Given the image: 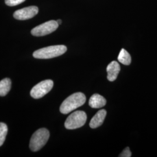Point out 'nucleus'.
I'll use <instances>...</instances> for the list:
<instances>
[{
  "instance_id": "obj_1",
  "label": "nucleus",
  "mask_w": 157,
  "mask_h": 157,
  "mask_svg": "<svg viewBox=\"0 0 157 157\" xmlns=\"http://www.w3.org/2000/svg\"><path fill=\"white\" fill-rule=\"evenodd\" d=\"M86 101V97L82 93H76L69 96L60 106L59 111L63 114H67L82 106Z\"/></svg>"
},
{
  "instance_id": "obj_2",
  "label": "nucleus",
  "mask_w": 157,
  "mask_h": 157,
  "mask_svg": "<svg viewBox=\"0 0 157 157\" xmlns=\"http://www.w3.org/2000/svg\"><path fill=\"white\" fill-rule=\"evenodd\" d=\"M67 51L65 45H52L35 51L33 56L37 59H50L62 56Z\"/></svg>"
},
{
  "instance_id": "obj_3",
  "label": "nucleus",
  "mask_w": 157,
  "mask_h": 157,
  "mask_svg": "<svg viewBox=\"0 0 157 157\" xmlns=\"http://www.w3.org/2000/svg\"><path fill=\"white\" fill-rule=\"evenodd\" d=\"M49 137L50 132L47 129L41 128L37 130L30 139L29 144L30 150L34 152L39 151L45 146Z\"/></svg>"
},
{
  "instance_id": "obj_4",
  "label": "nucleus",
  "mask_w": 157,
  "mask_h": 157,
  "mask_svg": "<svg viewBox=\"0 0 157 157\" xmlns=\"http://www.w3.org/2000/svg\"><path fill=\"white\" fill-rule=\"evenodd\" d=\"M86 113L82 111H77L67 117L65 122V127L69 130L78 129L86 124Z\"/></svg>"
},
{
  "instance_id": "obj_5",
  "label": "nucleus",
  "mask_w": 157,
  "mask_h": 157,
  "mask_svg": "<svg viewBox=\"0 0 157 157\" xmlns=\"http://www.w3.org/2000/svg\"><path fill=\"white\" fill-rule=\"evenodd\" d=\"M53 86L52 80H43L34 86L30 91V95L34 99H39L48 93L52 89Z\"/></svg>"
},
{
  "instance_id": "obj_6",
  "label": "nucleus",
  "mask_w": 157,
  "mask_h": 157,
  "mask_svg": "<svg viewBox=\"0 0 157 157\" xmlns=\"http://www.w3.org/2000/svg\"><path fill=\"white\" fill-rule=\"evenodd\" d=\"M58 26L56 21H50L35 27L31 30V34L36 37L44 36L56 31Z\"/></svg>"
},
{
  "instance_id": "obj_7",
  "label": "nucleus",
  "mask_w": 157,
  "mask_h": 157,
  "mask_svg": "<svg viewBox=\"0 0 157 157\" xmlns=\"http://www.w3.org/2000/svg\"><path fill=\"white\" fill-rule=\"evenodd\" d=\"M38 12V7L36 6H30L16 11L13 13V17L17 20L24 21L33 17Z\"/></svg>"
},
{
  "instance_id": "obj_8",
  "label": "nucleus",
  "mask_w": 157,
  "mask_h": 157,
  "mask_svg": "<svg viewBox=\"0 0 157 157\" xmlns=\"http://www.w3.org/2000/svg\"><path fill=\"white\" fill-rule=\"evenodd\" d=\"M121 71V67L118 62L117 61H112L111 62L107 67V72L108 73L107 78L110 82L115 81L117 77L118 74Z\"/></svg>"
},
{
  "instance_id": "obj_9",
  "label": "nucleus",
  "mask_w": 157,
  "mask_h": 157,
  "mask_svg": "<svg viewBox=\"0 0 157 157\" xmlns=\"http://www.w3.org/2000/svg\"><path fill=\"white\" fill-rule=\"evenodd\" d=\"M106 115L107 111L105 109H101L97 112L90 121V128L92 129H95L100 126L103 124Z\"/></svg>"
},
{
  "instance_id": "obj_10",
  "label": "nucleus",
  "mask_w": 157,
  "mask_h": 157,
  "mask_svg": "<svg viewBox=\"0 0 157 157\" xmlns=\"http://www.w3.org/2000/svg\"><path fill=\"white\" fill-rule=\"evenodd\" d=\"M107 101L104 97L98 94H94L90 97L89 104L93 108H100L105 105Z\"/></svg>"
},
{
  "instance_id": "obj_11",
  "label": "nucleus",
  "mask_w": 157,
  "mask_h": 157,
  "mask_svg": "<svg viewBox=\"0 0 157 157\" xmlns=\"http://www.w3.org/2000/svg\"><path fill=\"white\" fill-rule=\"evenodd\" d=\"M11 87V81L9 78L2 79L0 82V96H6L10 91Z\"/></svg>"
},
{
  "instance_id": "obj_12",
  "label": "nucleus",
  "mask_w": 157,
  "mask_h": 157,
  "mask_svg": "<svg viewBox=\"0 0 157 157\" xmlns=\"http://www.w3.org/2000/svg\"><path fill=\"white\" fill-rule=\"evenodd\" d=\"M118 59L119 62L122 63L124 65H129L132 61L130 55L127 51L125 50L124 48L120 51Z\"/></svg>"
},
{
  "instance_id": "obj_13",
  "label": "nucleus",
  "mask_w": 157,
  "mask_h": 157,
  "mask_svg": "<svg viewBox=\"0 0 157 157\" xmlns=\"http://www.w3.org/2000/svg\"><path fill=\"white\" fill-rule=\"evenodd\" d=\"M8 133V126L6 124L0 122V147L2 146L6 140Z\"/></svg>"
},
{
  "instance_id": "obj_14",
  "label": "nucleus",
  "mask_w": 157,
  "mask_h": 157,
  "mask_svg": "<svg viewBox=\"0 0 157 157\" xmlns=\"http://www.w3.org/2000/svg\"><path fill=\"white\" fill-rule=\"evenodd\" d=\"M25 0H5L6 5L10 6H16L22 4Z\"/></svg>"
},
{
  "instance_id": "obj_15",
  "label": "nucleus",
  "mask_w": 157,
  "mask_h": 157,
  "mask_svg": "<svg viewBox=\"0 0 157 157\" xmlns=\"http://www.w3.org/2000/svg\"><path fill=\"white\" fill-rule=\"evenodd\" d=\"M132 156V152L130 150L129 147H126L124 148L123 152L119 155L120 157H130Z\"/></svg>"
},
{
  "instance_id": "obj_16",
  "label": "nucleus",
  "mask_w": 157,
  "mask_h": 157,
  "mask_svg": "<svg viewBox=\"0 0 157 157\" xmlns=\"http://www.w3.org/2000/svg\"><path fill=\"white\" fill-rule=\"evenodd\" d=\"M56 22H57V23H58V25H61V23H62V21L61 20V19H58V20H57L56 21Z\"/></svg>"
}]
</instances>
